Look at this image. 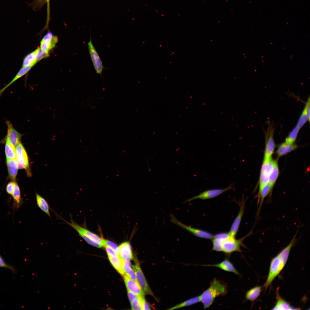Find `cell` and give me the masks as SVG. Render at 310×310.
<instances>
[{
    "label": "cell",
    "instance_id": "6da1fadb",
    "mask_svg": "<svg viewBox=\"0 0 310 310\" xmlns=\"http://www.w3.org/2000/svg\"><path fill=\"white\" fill-rule=\"evenodd\" d=\"M228 285L224 281L214 278L209 287L200 295L204 309L209 308L217 297L225 295L227 292Z\"/></svg>",
    "mask_w": 310,
    "mask_h": 310
},
{
    "label": "cell",
    "instance_id": "7a4b0ae2",
    "mask_svg": "<svg viewBox=\"0 0 310 310\" xmlns=\"http://www.w3.org/2000/svg\"><path fill=\"white\" fill-rule=\"evenodd\" d=\"M286 263L279 254L272 259L268 274L264 285V288L265 290L271 284L274 279L282 270Z\"/></svg>",
    "mask_w": 310,
    "mask_h": 310
},
{
    "label": "cell",
    "instance_id": "3957f363",
    "mask_svg": "<svg viewBox=\"0 0 310 310\" xmlns=\"http://www.w3.org/2000/svg\"><path fill=\"white\" fill-rule=\"evenodd\" d=\"M251 232L252 231H251L246 236L239 239H237L235 237H230L229 235L222 243V251L228 255H230L234 252H241V246L242 245L243 241L247 237L250 235Z\"/></svg>",
    "mask_w": 310,
    "mask_h": 310
},
{
    "label": "cell",
    "instance_id": "277c9868",
    "mask_svg": "<svg viewBox=\"0 0 310 310\" xmlns=\"http://www.w3.org/2000/svg\"><path fill=\"white\" fill-rule=\"evenodd\" d=\"M268 125L267 130L265 133L266 144L264 160L272 158L275 147L273 137L275 128L274 127L273 124L270 122H268Z\"/></svg>",
    "mask_w": 310,
    "mask_h": 310
},
{
    "label": "cell",
    "instance_id": "5b68a950",
    "mask_svg": "<svg viewBox=\"0 0 310 310\" xmlns=\"http://www.w3.org/2000/svg\"><path fill=\"white\" fill-rule=\"evenodd\" d=\"M16 159L18 168L25 169L28 176L31 175L28 154L24 147L20 142L16 146Z\"/></svg>",
    "mask_w": 310,
    "mask_h": 310
},
{
    "label": "cell",
    "instance_id": "8992f818",
    "mask_svg": "<svg viewBox=\"0 0 310 310\" xmlns=\"http://www.w3.org/2000/svg\"><path fill=\"white\" fill-rule=\"evenodd\" d=\"M170 217L171 220L173 223L185 229L195 236L206 239L212 240L213 239L214 235L210 232L187 226L179 221L173 214H170Z\"/></svg>",
    "mask_w": 310,
    "mask_h": 310
},
{
    "label": "cell",
    "instance_id": "52a82bcc",
    "mask_svg": "<svg viewBox=\"0 0 310 310\" xmlns=\"http://www.w3.org/2000/svg\"><path fill=\"white\" fill-rule=\"evenodd\" d=\"M137 282L145 294L154 295L149 287L137 260L135 259V264L132 266Z\"/></svg>",
    "mask_w": 310,
    "mask_h": 310
},
{
    "label": "cell",
    "instance_id": "ba28073f",
    "mask_svg": "<svg viewBox=\"0 0 310 310\" xmlns=\"http://www.w3.org/2000/svg\"><path fill=\"white\" fill-rule=\"evenodd\" d=\"M234 183L232 182L229 186L225 189H217L207 190L200 193L199 194L187 200L185 202H188L197 199L206 200L214 198L223 193L235 188L233 187Z\"/></svg>",
    "mask_w": 310,
    "mask_h": 310
},
{
    "label": "cell",
    "instance_id": "9c48e42d",
    "mask_svg": "<svg viewBox=\"0 0 310 310\" xmlns=\"http://www.w3.org/2000/svg\"><path fill=\"white\" fill-rule=\"evenodd\" d=\"M87 45L94 69L97 73L99 74L102 76V73L105 67L103 65L100 57L93 44L90 35V40L88 43Z\"/></svg>",
    "mask_w": 310,
    "mask_h": 310
},
{
    "label": "cell",
    "instance_id": "30bf717a",
    "mask_svg": "<svg viewBox=\"0 0 310 310\" xmlns=\"http://www.w3.org/2000/svg\"><path fill=\"white\" fill-rule=\"evenodd\" d=\"M246 200V199H245L244 197H243L241 201L237 202L239 207V210L238 214L233 222L229 232H228L229 235L230 237H235L244 214Z\"/></svg>",
    "mask_w": 310,
    "mask_h": 310
},
{
    "label": "cell",
    "instance_id": "8fae6325",
    "mask_svg": "<svg viewBox=\"0 0 310 310\" xmlns=\"http://www.w3.org/2000/svg\"><path fill=\"white\" fill-rule=\"evenodd\" d=\"M272 161V158L263 160L259 177V190L268 182Z\"/></svg>",
    "mask_w": 310,
    "mask_h": 310
},
{
    "label": "cell",
    "instance_id": "7c38bea8",
    "mask_svg": "<svg viewBox=\"0 0 310 310\" xmlns=\"http://www.w3.org/2000/svg\"><path fill=\"white\" fill-rule=\"evenodd\" d=\"M7 126L6 140L11 144L16 147L21 142L23 134L18 132L13 127L11 123L9 121H6Z\"/></svg>",
    "mask_w": 310,
    "mask_h": 310
},
{
    "label": "cell",
    "instance_id": "4fadbf2b",
    "mask_svg": "<svg viewBox=\"0 0 310 310\" xmlns=\"http://www.w3.org/2000/svg\"><path fill=\"white\" fill-rule=\"evenodd\" d=\"M127 291L140 297H144L145 294L137 282L128 277L125 274L123 276Z\"/></svg>",
    "mask_w": 310,
    "mask_h": 310
},
{
    "label": "cell",
    "instance_id": "5bb4252c",
    "mask_svg": "<svg viewBox=\"0 0 310 310\" xmlns=\"http://www.w3.org/2000/svg\"><path fill=\"white\" fill-rule=\"evenodd\" d=\"M205 266H212L219 268L225 271L232 272L240 276V274L236 270L232 263L227 258H225L220 262L214 264L202 265Z\"/></svg>",
    "mask_w": 310,
    "mask_h": 310
},
{
    "label": "cell",
    "instance_id": "9a60e30c",
    "mask_svg": "<svg viewBox=\"0 0 310 310\" xmlns=\"http://www.w3.org/2000/svg\"><path fill=\"white\" fill-rule=\"evenodd\" d=\"M119 256L123 259L130 261L133 258L131 245L128 241L121 243L119 246Z\"/></svg>",
    "mask_w": 310,
    "mask_h": 310
},
{
    "label": "cell",
    "instance_id": "2e32d148",
    "mask_svg": "<svg viewBox=\"0 0 310 310\" xmlns=\"http://www.w3.org/2000/svg\"><path fill=\"white\" fill-rule=\"evenodd\" d=\"M310 96L308 97L304 107L298 121L296 126L300 129L307 121H310Z\"/></svg>",
    "mask_w": 310,
    "mask_h": 310
},
{
    "label": "cell",
    "instance_id": "e0dca14e",
    "mask_svg": "<svg viewBox=\"0 0 310 310\" xmlns=\"http://www.w3.org/2000/svg\"><path fill=\"white\" fill-rule=\"evenodd\" d=\"M70 215L71 220L70 222H68L65 220H64L68 225L74 228L78 233L80 236L88 243L92 246L97 247L101 248L102 247V245L88 237L80 230L77 226V223L73 220L71 216V215Z\"/></svg>",
    "mask_w": 310,
    "mask_h": 310
},
{
    "label": "cell",
    "instance_id": "ac0fdd59",
    "mask_svg": "<svg viewBox=\"0 0 310 310\" xmlns=\"http://www.w3.org/2000/svg\"><path fill=\"white\" fill-rule=\"evenodd\" d=\"M7 164L9 178L15 181L19 168L16 159H7Z\"/></svg>",
    "mask_w": 310,
    "mask_h": 310
},
{
    "label": "cell",
    "instance_id": "d6986e66",
    "mask_svg": "<svg viewBox=\"0 0 310 310\" xmlns=\"http://www.w3.org/2000/svg\"><path fill=\"white\" fill-rule=\"evenodd\" d=\"M298 147V146L294 143L288 144L284 142L279 146L276 151V154L278 157H280L296 150Z\"/></svg>",
    "mask_w": 310,
    "mask_h": 310
},
{
    "label": "cell",
    "instance_id": "ffe728a7",
    "mask_svg": "<svg viewBox=\"0 0 310 310\" xmlns=\"http://www.w3.org/2000/svg\"><path fill=\"white\" fill-rule=\"evenodd\" d=\"M277 299L276 303L272 309L273 310H298L299 308H294L289 303L282 298L277 294Z\"/></svg>",
    "mask_w": 310,
    "mask_h": 310
},
{
    "label": "cell",
    "instance_id": "44dd1931",
    "mask_svg": "<svg viewBox=\"0 0 310 310\" xmlns=\"http://www.w3.org/2000/svg\"><path fill=\"white\" fill-rule=\"evenodd\" d=\"M279 171L277 161L273 160L272 168L270 173L268 183L273 187L279 175Z\"/></svg>",
    "mask_w": 310,
    "mask_h": 310
},
{
    "label": "cell",
    "instance_id": "7402d4cb",
    "mask_svg": "<svg viewBox=\"0 0 310 310\" xmlns=\"http://www.w3.org/2000/svg\"><path fill=\"white\" fill-rule=\"evenodd\" d=\"M36 196L38 207L51 218L49 206L47 202L44 198L36 193Z\"/></svg>",
    "mask_w": 310,
    "mask_h": 310
},
{
    "label": "cell",
    "instance_id": "603a6c76",
    "mask_svg": "<svg viewBox=\"0 0 310 310\" xmlns=\"http://www.w3.org/2000/svg\"><path fill=\"white\" fill-rule=\"evenodd\" d=\"M262 286H256L248 290L245 294L246 299L251 302L255 301L259 296Z\"/></svg>",
    "mask_w": 310,
    "mask_h": 310
},
{
    "label": "cell",
    "instance_id": "cb8c5ba5",
    "mask_svg": "<svg viewBox=\"0 0 310 310\" xmlns=\"http://www.w3.org/2000/svg\"><path fill=\"white\" fill-rule=\"evenodd\" d=\"M78 228L81 230L90 239L99 244L104 246V239L99 237L97 235L91 232L85 227H83L77 224Z\"/></svg>",
    "mask_w": 310,
    "mask_h": 310
},
{
    "label": "cell",
    "instance_id": "d4e9b609",
    "mask_svg": "<svg viewBox=\"0 0 310 310\" xmlns=\"http://www.w3.org/2000/svg\"><path fill=\"white\" fill-rule=\"evenodd\" d=\"M33 66V65H31L24 67H22L13 79L3 88L0 90V96L2 94L5 90L9 86L18 79L26 74Z\"/></svg>",
    "mask_w": 310,
    "mask_h": 310
},
{
    "label": "cell",
    "instance_id": "484cf974",
    "mask_svg": "<svg viewBox=\"0 0 310 310\" xmlns=\"http://www.w3.org/2000/svg\"><path fill=\"white\" fill-rule=\"evenodd\" d=\"M58 40V37L56 36H53L50 39L45 40H42L40 44V49L49 51L55 46Z\"/></svg>",
    "mask_w": 310,
    "mask_h": 310
},
{
    "label": "cell",
    "instance_id": "4316f807",
    "mask_svg": "<svg viewBox=\"0 0 310 310\" xmlns=\"http://www.w3.org/2000/svg\"><path fill=\"white\" fill-rule=\"evenodd\" d=\"M108 257L111 263L115 268L121 274L123 275L125 273L123 268V259L119 257Z\"/></svg>",
    "mask_w": 310,
    "mask_h": 310
},
{
    "label": "cell",
    "instance_id": "83f0119b",
    "mask_svg": "<svg viewBox=\"0 0 310 310\" xmlns=\"http://www.w3.org/2000/svg\"><path fill=\"white\" fill-rule=\"evenodd\" d=\"M15 206L17 209L19 208L22 204V200L21 195L19 187L16 182H15L13 192L12 195Z\"/></svg>",
    "mask_w": 310,
    "mask_h": 310
},
{
    "label": "cell",
    "instance_id": "f1b7e54d",
    "mask_svg": "<svg viewBox=\"0 0 310 310\" xmlns=\"http://www.w3.org/2000/svg\"><path fill=\"white\" fill-rule=\"evenodd\" d=\"M268 183L265 185L259 191V195L260 198V203L258 209V212L261 208L265 198L271 191L273 188Z\"/></svg>",
    "mask_w": 310,
    "mask_h": 310
},
{
    "label": "cell",
    "instance_id": "f546056e",
    "mask_svg": "<svg viewBox=\"0 0 310 310\" xmlns=\"http://www.w3.org/2000/svg\"><path fill=\"white\" fill-rule=\"evenodd\" d=\"M122 264L123 270L125 274L137 282L134 272L131 268L129 261L123 260Z\"/></svg>",
    "mask_w": 310,
    "mask_h": 310
},
{
    "label": "cell",
    "instance_id": "4dcf8cb0",
    "mask_svg": "<svg viewBox=\"0 0 310 310\" xmlns=\"http://www.w3.org/2000/svg\"><path fill=\"white\" fill-rule=\"evenodd\" d=\"M38 49L28 54L24 58L22 67L32 65L34 66L36 63V55Z\"/></svg>",
    "mask_w": 310,
    "mask_h": 310
},
{
    "label": "cell",
    "instance_id": "1f68e13d",
    "mask_svg": "<svg viewBox=\"0 0 310 310\" xmlns=\"http://www.w3.org/2000/svg\"><path fill=\"white\" fill-rule=\"evenodd\" d=\"M5 153L7 159H16L15 147L11 144L6 140L5 147Z\"/></svg>",
    "mask_w": 310,
    "mask_h": 310
},
{
    "label": "cell",
    "instance_id": "d6a6232c",
    "mask_svg": "<svg viewBox=\"0 0 310 310\" xmlns=\"http://www.w3.org/2000/svg\"><path fill=\"white\" fill-rule=\"evenodd\" d=\"M200 301V298L199 295L187 300L168 309L172 310L177 309L183 307L190 305L198 303Z\"/></svg>",
    "mask_w": 310,
    "mask_h": 310
},
{
    "label": "cell",
    "instance_id": "836d02e7",
    "mask_svg": "<svg viewBox=\"0 0 310 310\" xmlns=\"http://www.w3.org/2000/svg\"><path fill=\"white\" fill-rule=\"evenodd\" d=\"M300 129L296 126L290 132L286 138L285 142L288 144H294L296 140Z\"/></svg>",
    "mask_w": 310,
    "mask_h": 310
},
{
    "label": "cell",
    "instance_id": "e575fe53",
    "mask_svg": "<svg viewBox=\"0 0 310 310\" xmlns=\"http://www.w3.org/2000/svg\"><path fill=\"white\" fill-rule=\"evenodd\" d=\"M212 240L213 244L212 250L217 252L222 251L221 245L224 241L214 238H213Z\"/></svg>",
    "mask_w": 310,
    "mask_h": 310
},
{
    "label": "cell",
    "instance_id": "d590c367",
    "mask_svg": "<svg viewBox=\"0 0 310 310\" xmlns=\"http://www.w3.org/2000/svg\"><path fill=\"white\" fill-rule=\"evenodd\" d=\"M105 246H107L110 247L119 256V247L115 243L108 240L104 239V247Z\"/></svg>",
    "mask_w": 310,
    "mask_h": 310
},
{
    "label": "cell",
    "instance_id": "8d00e7d4",
    "mask_svg": "<svg viewBox=\"0 0 310 310\" xmlns=\"http://www.w3.org/2000/svg\"><path fill=\"white\" fill-rule=\"evenodd\" d=\"M49 0H34L32 3L31 5L34 10L40 9L45 3Z\"/></svg>",
    "mask_w": 310,
    "mask_h": 310
},
{
    "label": "cell",
    "instance_id": "74e56055",
    "mask_svg": "<svg viewBox=\"0 0 310 310\" xmlns=\"http://www.w3.org/2000/svg\"><path fill=\"white\" fill-rule=\"evenodd\" d=\"M49 55L48 51L43 50L41 49H38L36 55V62H38L42 58L48 57Z\"/></svg>",
    "mask_w": 310,
    "mask_h": 310
},
{
    "label": "cell",
    "instance_id": "f35d334b",
    "mask_svg": "<svg viewBox=\"0 0 310 310\" xmlns=\"http://www.w3.org/2000/svg\"><path fill=\"white\" fill-rule=\"evenodd\" d=\"M131 309L135 310H142V304L140 299V297H139L133 300L131 302Z\"/></svg>",
    "mask_w": 310,
    "mask_h": 310
},
{
    "label": "cell",
    "instance_id": "ab89813d",
    "mask_svg": "<svg viewBox=\"0 0 310 310\" xmlns=\"http://www.w3.org/2000/svg\"><path fill=\"white\" fill-rule=\"evenodd\" d=\"M229 236L228 233L222 232L216 234L213 236V238L216 239L224 241Z\"/></svg>",
    "mask_w": 310,
    "mask_h": 310
},
{
    "label": "cell",
    "instance_id": "60d3db41",
    "mask_svg": "<svg viewBox=\"0 0 310 310\" xmlns=\"http://www.w3.org/2000/svg\"><path fill=\"white\" fill-rule=\"evenodd\" d=\"M15 183L14 181H11L8 183L6 187V190L7 193L11 195L14 190Z\"/></svg>",
    "mask_w": 310,
    "mask_h": 310
},
{
    "label": "cell",
    "instance_id": "b9f144b4",
    "mask_svg": "<svg viewBox=\"0 0 310 310\" xmlns=\"http://www.w3.org/2000/svg\"><path fill=\"white\" fill-rule=\"evenodd\" d=\"M104 247L105 248L108 256L114 257H119L112 249L109 247L107 246H105Z\"/></svg>",
    "mask_w": 310,
    "mask_h": 310
},
{
    "label": "cell",
    "instance_id": "7bdbcfd3",
    "mask_svg": "<svg viewBox=\"0 0 310 310\" xmlns=\"http://www.w3.org/2000/svg\"><path fill=\"white\" fill-rule=\"evenodd\" d=\"M0 267L8 268L13 272L15 271V269L11 266L7 264L4 261L2 257L0 255Z\"/></svg>",
    "mask_w": 310,
    "mask_h": 310
},
{
    "label": "cell",
    "instance_id": "ee69618b",
    "mask_svg": "<svg viewBox=\"0 0 310 310\" xmlns=\"http://www.w3.org/2000/svg\"><path fill=\"white\" fill-rule=\"evenodd\" d=\"M140 299L142 304V310H151L149 305L144 299V297H140Z\"/></svg>",
    "mask_w": 310,
    "mask_h": 310
},
{
    "label": "cell",
    "instance_id": "f6af8a7d",
    "mask_svg": "<svg viewBox=\"0 0 310 310\" xmlns=\"http://www.w3.org/2000/svg\"><path fill=\"white\" fill-rule=\"evenodd\" d=\"M127 294L129 300L130 302L134 299L139 297L136 294L129 291H128Z\"/></svg>",
    "mask_w": 310,
    "mask_h": 310
},
{
    "label": "cell",
    "instance_id": "bcb514c9",
    "mask_svg": "<svg viewBox=\"0 0 310 310\" xmlns=\"http://www.w3.org/2000/svg\"><path fill=\"white\" fill-rule=\"evenodd\" d=\"M53 33L51 32H48L45 35L42 40H45L51 38L53 36Z\"/></svg>",
    "mask_w": 310,
    "mask_h": 310
}]
</instances>
